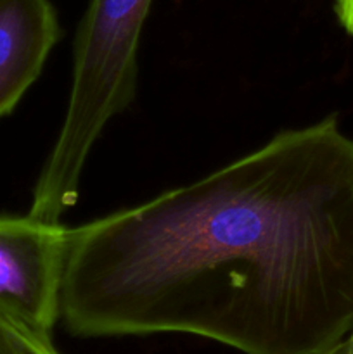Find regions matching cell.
Segmentation results:
<instances>
[{"label":"cell","instance_id":"1","mask_svg":"<svg viewBox=\"0 0 353 354\" xmlns=\"http://www.w3.org/2000/svg\"><path fill=\"white\" fill-rule=\"evenodd\" d=\"M59 322L83 339L325 354L353 330V137L331 114L68 228Z\"/></svg>","mask_w":353,"mask_h":354},{"label":"cell","instance_id":"2","mask_svg":"<svg viewBox=\"0 0 353 354\" xmlns=\"http://www.w3.org/2000/svg\"><path fill=\"white\" fill-rule=\"evenodd\" d=\"M152 0H90L73 44V76L57 138L38 175L31 211L59 220L80 197L93 145L137 93L138 44Z\"/></svg>","mask_w":353,"mask_h":354},{"label":"cell","instance_id":"3","mask_svg":"<svg viewBox=\"0 0 353 354\" xmlns=\"http://www.w3.org/2000/svg\"><path fill=\"white\" fill-rule=\"evenodd\" d=\"M68 227L0 216V311L52 339L61 315Z\"/></svg>","mask_w":353,"mask_h":354},{"label":"cell","instance_id":"4","mask_svg":"<svg viewBox=\"0 0 353 354\" xmlns=\"http://www.w3.org/2000/svg\"><path fill=\"white\" fill-rule=\"evenodd\" d=\"M61 35L51 0H0V120L37 82Z\"/></svg>","mask_w":353,"mask_h":354},{"label":"cell","instance_id":"5","mask_svg":"<svg viewBox=\"0 0 353 354\" xmlns=\"http://www.w3.org/2000/svg\"><path fill=\"white\" fill-rule=\"evenodd\" d=\"M35 334L37 332L0 311V354H31Z\"/></svg>","mask_w":353,"mask_h":354},{"label":"cell","instance_id":"6","mask_svg":"<svg viewBox=\"0 0 353 354\" xmlns=\"http://www.w3.org/2000/svg\"><path fill=\"white\" fill-rule=\"evenodd\" d=\"M334 10L339 24L353 37V0H334Z\"/></svg>","mask_w":353,"mask_h":354},{"label":"cell","instance_id":"7","mask_svg":"<svg viewBox=\"0 0 353 354\" xmlns=\"http://www.w3.org/2000/svg\"><path fill=\"white\" fill-rule=\"evenodd\" d=\"M31 354H59L55 351L52 339L44 337V335L35 334L31 337Z\"/></svg>","mask_w":353,"mask_h":354},{"label":"cell","instance_id":"8","mask_svg":"<svg viewBox=\"0 0 353 354\" xmlns=\"http://www.w3.org/2000/svg\"><path fill=\"white\" fill-rule=\"evenodd\" d=\"M325 354H353V330Z\"/></svg>","mask_w":353,"mask_h":354}]
</instances>
